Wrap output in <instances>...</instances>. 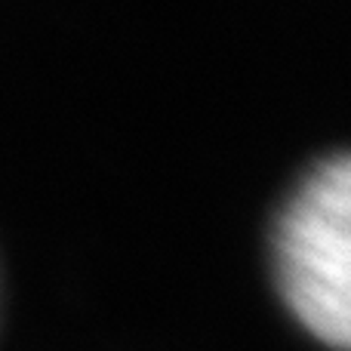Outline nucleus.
Wrapping results in <instances>:
<instances>
[{
  "label": "nucleus",
  "mask_w": 351,
  "mask_h": 351,
  "mask_svg": "<svg viewBox=\"0 0 351 351\" xmlns=\"http://www.w3.org/2000/svg\"><path fill=\"white\" fill-rule=\"evenodd\" d=\"M274 274L296 321L336 351H351V154L299 182L274 231Z\"/></svg>",
  "instance_id": "f257e3e1"
}]
</instances>
